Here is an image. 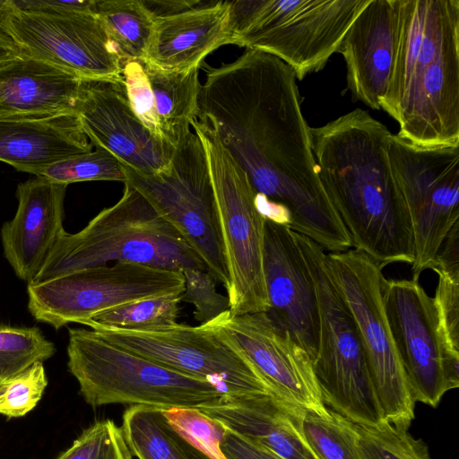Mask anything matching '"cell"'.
<instances>
[{
    "label": "cell",
    "mask_w": 459,
    "mask_h": 459,
    "mask_svg": "<svg viewBox=\"0 0 459 459\" xmlns=\"http://www.w3.org/2000/svg\"><path fill=\"white\" fill-rule=\"evenodd\" d=\"M121 427L112 420L96 421L56 459H132Z\"/></svg>",
    "instance_id": "obj_34"
},
{
    "label": "cell",
    "mask_w": 459,
    "mask_h": 459,
    "mask_svg": "<svg viewBox=\"0 0 459 459\" xmlns=\"http://www.w3.org/2000/svg\"><path fill=\"white\" fill-rule=\"evenodd\" d=\"M21 54V51L13 41L0 30V63L13 58Z\"/></svg>",
    "instance_id": "obj_41"
},
{
    "label": "cell",
    "mask_w": 459,
    "mask_h": 459,
    "mask_svg": "<svg viewBox=\"0 0 459 459\" xmlns=\"http://www.w3.org/2000/svg\"><path fill=\"white\" fill-rule=\"evenodd\" d=\"M394 0H368L348 29L338 52L347 69L348 88L368 107L380 109L394 57Z\"/></svg>",
    "instance_id": "obj_21"
},
{
    "label": "cell",
    "mask_w": 459,
    "mask_h": 459,
    "mask_svg": "<svg viewBox=\"0 0 459 459\" xmlns=\"http://www.w3.org/2000/svg\"><path fill=\"white\" fill-rule=\"evenodd\" d=\"M56 352L53 342L38 327L0 324V380L17 375Z\"/></svg>",
    "instance_id": "obj_30"
},
{
    "label": "cell",
    "mask_w": 459,
    "mask_h": 459,
    "mask_svg": "<svg viewBox=\"0 0 459 459\" xmlns=\"http://www.w3.org/2000/svg\"><path fill=\"white\" fill-rule=\"evenodd\" d=\"M4 5L11 11L33 13H93L94 0H4Z\"/></svg>",
    "instance_id": "obj_38"
},
{
    "label": "cell",
    "mask_w": 459,
    "mask_h": 459,
    "mask_svg": "<svg viewBox=\"0 0 459 459\" xmlns=\"http://www.w3.org/2000/svg\"><path fill=\"white\" fill-rule=\"evenodd\" d=\"M264 276L273 324L288 333L309 355L316 357L319 316L314 283L288 226L265 219Z\"/></svg>",
    "instance_id": "obj_18"
},
{
    "label": "cell",
    "mask_w": 459,
    "mask_h": 459,
    "mask_svg": "<svg viewBox=\"0 0 459 459\" xmlns=\"http://www.w3.org/2000/svg\"><path fill=\"white\" fill-rule=\"evenodd\" d=\"M221 449L228 459H282L229 429L221 444Z\"/></svg>",
    "instance_id": "obj_39"
},
{
    "label": "cell",
    "mask_w": 459,
    "mask_h": 459,
    "mask_svg": "<svg viewBox=\"0 0 459 459\" xmlns=\"http://www.w3.org/2000/svg\"><path fill=\"white\" fill-rule=\"evenodd\" d=\"M200 2V0H143L154 18L183 12L197 5Z\"/></svg>",
    "instance_id": "obj_40"
},
{
    "label": "cell",
    "mask_w": 459,
    "mask_h": 459,
    "mask_svg": "<svg viewBox=\"0 0 459 459\" xmlns=\"http://www.w3.org/2000/svg\"><path fill=\"white\" fill-rule=\"evenodd\" d=\"M92 150L77 114L0 119V160L19 171L35 175L43 168Z\"/></svg>",
    "instance_id": "obj_25"
},
{
    "label": "cell",
    "mask_w": 459,
    "mask_h": 459,
    "mask_svg": "<svg viewBox=\"0 0 459 459\" xmlns=\"http://www.w3.org/2000/svg\"><path fill=\"white\" fill-rule=\"evenodd\" d=\"M433 298L438 327L448 354L459 360V274L437 272Z\"/></svg>",
    "instance_id": "obj_37"
},
{
    "label": "cell",
    "mask_w": 459,
    "mask_h": 459,
    "mask_svg": "<svg viewBox=\"0 0 459 459\" xmlns=\"http://www.w3.org/2000/svg\"><path fill=\"white\" fill-rule=\"evenodd\" d=\"M230 1H208L154 18L144 60L168 71L199 67L210 53L230 44Z\"/></svg>",
    "instance_id": "obj_22"
},
{
    "label": "cell",
    "mask_w": 459,
    "mask_h": 459,
    "mask_svg": "<svg viewBox=\"0 0 459 459\" xmlns=\"http://www.w3.org/2000/svg\"><path fill=\"white\" fill-rule=\"evenodd\" d=\"M182 273L185 290L180 296L181 302L194 305V317L201 325L230 310L228 297L216 291L218 281L208 271L187 268Z\"/></svg>",
    "instance_id": "obj_36"
},
{
    "label": "cell",
    "mask_w": 459,
    "mask_h": 459,
    "mask_svg": "<svg viewBox=\"0 0 459 459\" xmlns=\"http://www.w3.org/2000/svg\"><path fill=\"white\" fill-rule=\"evenodd\" d=\"M191 126L204 144L213 186L230 278V312H267L263 267L265 218L258 209L256 193L217 134L197 119Z\"/></svg>",
    "instance_id": "obj_8"
},
{
    "label": "cell",
    "mask_w": 459,
    "mask_h": 459,
    "mask_svg": "<svg viewBox=\"0 0 459 459\" xmlns=\"http://www.w3.org/2000/svg\"><path fill=\"white\" fill-rule=\"evenodd\" d=\"M304 437L318 459H361L355 424L329 409L325 415L305 411Z\"/></svg>",
    "instance_id": "obj_29"
},
{
    "label": "cell",
    "mask_w": 459,
    "mask_h": 459,
    "mask_svg": "<svg viewBox=\"0 0 459 459\" xmlns=\"http://www.w3.org/2000/svg\"><path fill=\"white\" fill-rule=\"evenodd\" d=\"M387 157L413 235L412 277L429 269L459 222V145L423 146L391 134Z\"/></svg>",
    "instance_id": "obj_11"
},
{
    "label": "cell",
    "mask_w": 459,
    "mask_h": 459,
    "mask_svg": "<svg viewBox=\"0 0 459 459\" xmlns=\"http://www.w3.org/2000/svg\"><path fill=\"white\" fill-rule=\"evenodd\" d=\"M66 184L36 177L20 183L13 218L0 230L4 255L16 276L31 283L65 231Z\"/></svg>",
    "instance_id": "obj_20"
},
{
    "label": "cell",
    "mask_w": 459,
    "mask_h": 459,
    "mask_svg": "<svg viewBox=\"0 0 459 459\" xmlns=\"http://www.w3.org/2000/svg\"><path fill=\"white\" fill-rule=\"evenodd\" d=\"M107 342L180 373L213 383L227 394H273L239 352L202 325L178 324L157 332L90 326ZM275 396V395H274Z\"/></svg>",
    "instance_id": "obj_14"
},
{
    "label": "cell",
    "mask_w": 459,
    "mask_h": 459,
    "mask_svg": "<svg viewBox=\"0 0 459 459\" xmlns=\"http://www.w3.org/2000/svg\"><path fill=\"white\" fill-rule=\"evenodd\" d=\"M325 267L354 320L384 421L408 429L415 403L385 312L383 267L354 248L325 254Z\"/></svg>",
    "instance_id": "obj_9"
},
{
    "label": "cell",
    "mask_w": 459,
    "mask_h": 459,
    "mask_svg": "<svg viewBox=\"0 0 459 459\" xmlns=\"http://www.w3.org/2000/svg\"><path fill=\"white\" fill-rule=\"evenodd\" d=\"M383 301L414 403L437 407L446 392L459 385V360L445 347L433 298L417 277L385 279Z\"/></svg>",
    "instance_id": "obj_13"
},
{
    "label": "cell",
    "mask_w": 459,
    "mask_h": 459,
    "mask_svg": "<svg viewBox=\"0 0 459 459\" xmlns=\"http://www.w3.org/2000/svg\"><path fill=\"white\" fill-rule=\"evenodd\" d=\"M76 114L93 147L106 150L124 166L155 174L169 165L175 148L140 121L124 82L83 80Z\"/></svg>",
    "instance_id": "obj_17"
},
{
    "label": "cell",
    "mask_w": 459,
    "mask_h": 459,
    "mask_svg": "<svg viewBox=\"0 0 459 459\" xmlns=\"http://www.w3.org/2000/svg\"><path fill=\"white\" fill-rule=\"evenodd\" d=\"M129 104L144 126L175 148L199 113V67L168 71L148 61L122 65Z\"/></svg>",
    "instance_id": "obj_19"
},
{
    "label": "cell",
    "mask_w": 459,
    "mask_h": 459,
    "mask_svg": "<svg viewBox=\"0 0 459 459\" xmlns=\"http://www.w3.org/2000/svg\"><path fill=\"white\" fill-rule=\"evenodd\" d=\"M0 30L25 56L83 80L124 82L120 59L93 13L11 11L0 0Z\"/></svg>",
    "instance_id": "obj_15"
},
{
    "label": "cell",
    "mask_w": 459,
    "mask_h": 459,
    "mask_svg": "<svg viewBox=\"0 0 459 459\" xmlns=\"http://www.w3.org/2000/svg\"><path fill=\"white\" fill-rule=\"evenodd\" d=\"M361 459H430L427 445L408 429L382 422L377 426L355 424Z\"/></svg>",
    "instance_id": "obj_31"
},
{
    "label": "cell",
    "mask_w": 459,
    "mask_h": 459,
    "mask_svg": "<svg viewBox=\"0 0 459 459\" xmlns=\"http://www.w3.org/2000/svg\"><path fill=\"white\" fill-rule=\"evenodd\" d=\"M368 0L230 1V44L272 55L297 79L323 69Z\"/></svg>",
    "instance_id": "obj_6"
},
{
    "label": "cell",
    "mask_w": 459,
    "mask_h": 459,
    "mask_svg": "<svg viewBox=\"0 0 459 459\" xmlns=\"http://www.w3.org/2000/svg\"><path fill=\"white\" fill-rule=\"evenodd\" d=\"M48 385L43 362L0 381V414L18 418L30 411Z\"/></svg>",
    "instance_id": "obj_35"
},
{
    "label": "cell",
    "mask_w": 459,
    "mask_h": 459,
    "mask_svg": "<svg viewBox=\"0 0 459 459\" xmlns=\"http://www.w3.org/2000/svg\"><path fill=\"white\" fill-rule=\"evenodd\" d=\"M124 184L115 204L101 210L80 231L61 234L31 283L109 262L208 271L177 230L137 190Z\"/></svg>",
    "instance_id": "obj_4"
},
{
    "label": "cell",
    "mask_w": 459,
    "mask_h": 459,
    "mask_svg": "<svg viewBox=\"0 0 459 459\" xmlns=\"http://www.w3.org/2000/svg\"><path fill=\"white\" fill-rule=\"evenodd\" d=\"M310 273L318 307L319 339L313 369L325 405L360 426L384 422L352 316L332 283L325 252L294 231Z\"/></svg>",
    "instance_id": "obj_7"
},
{
    "label": "cell",
    "mask_w": 459,
    "mask_h": 459,
    "mask_svg": "<svg viewBox=\"0 0 459 459\" xmlns=\"http://www.w3.org/2000/svg\"><path fill=\"white\" fill-rule=\"evenodd\" d=\"M121 429L132 455L138 459H208L169 424L160 408H127Z\"/></svg>",
    "instance_id": "obj_26"
},
{
    "label": "cell",
    "mask_w": 459,
    "mask_h": 459,
    "mask_svg": "<svg viewBox=\"0 0 459 459\" xmlns=\"http://www.w3.org/2000/svg\"><path fill=\"white\" fill-rule=\"evenodd\" d=\"M180 296L124 304L95 316L83 325L146 332L168 330L178 324Z\"/></svg>",
    "instance_id": "obj_28"
},
{
    "label": "cell",
    "mask_w": 459,
    "mask_h": 459,
    "mask_svg": "<svg viewBox=\"0 0 459 459\" xmlns=\"http://www.w3.org/2000/svg\"><path fill=\"white\" fill-rule=\"evenodd\" d=\"M183 273L131 263L81 270L27 286L28 309L34 319L58 330L83 325L95 316L139 300L180 296Z\"/></svg>",
    "instance_id": "obj_12"
},
{
    "label": "cell",
    "mask_w": 459,
    "mask_h": 459,
    "mask_svg": "<svg viewBox=\"0 0 459 459\" xmlns=\"http://www.w3.org/2000/svg\"><path fill=\"white\" fill-rule=\"evenodd\" d=\"M93 13L100 21L121 64L145 58L154 16L143 0H94Z\"/></svg>",
    "instance_id": "obj_27"
},
{
    "label": "cell",
    "mask_w": 459,
    "mask_h": 459,
    "mask_svg": "<svg viewBox=\"0 0 459 459\" xmlns=\"http://www.w3.org/2000/svg\"><path fill=\"white\" fill-rule=\"evenodd\" d=\"M169 424L208 459H228L221 449L227 429L194 408L161 409Z\"/></svg>",
    "instance_id": "obj_33"
},
{
    "label": "cell",
    "mask_w": 459,
    "mask_h": 459,
    "mask_svg": "<svg viewBox=\"0 0 459 459\" xmlns=\"http://www.w3.org/2000/svg\"><path fill=\"white\" fill-rule=\"evenodd\" d=\"M126 180L185 239L208 272L228 288L230 278L213 186L199 136L189 132L175 146L166 169L143 174L124 166Z\"/></svg>",
    "instance_id": "obj_10"
},
{
    "label": "cell",
    "mask_w": 459,
    "mask_h": 459,
    "mask_svg": "<svg viewBox=\"0 0 459 459\" xmlns=\"http://www.w3.org/2000/svg\"><path fill=\"white\" fill-rule=\"evenodd\" d=\"M391 134L360 108L311 127L320 182L352 247L382 267L414 260L410 214L387 157Z\"/></svg>",
    "instance_id": "obj_2"
},
{
    "label": "cell",
    "mask_w": 459,
    "mask_h": 459,
    "mask_svg": "<svg viewBox=\"0 0 459 459\" xmlns=\"http://www.w3.org/2000/svg\"><path fill=\"white\" fill-rule=\"evenodd\" d=\"M233 433L282 459H318L301 430L299 413L270 394H225L217 403L201 409Z\"/></svg>",
    "instance_id": "obj_24"
},
{
    "label": "cell",
    "mask_w": 459,
    "mask_h": 459,
    "mask_svg": "<svg viewBox=\"0 0 459 459\" xmlns=\"http://www.w3.org/2000/svg\"><path fill=\"white\" fill-rule=\"evenodd\" d=\"M200 325L241 353L291 409L317 415L328 412L308 353L265 312L234 316L227 310Z\"/></svg>",
    "instance_id": "obj_16"
},
{
    "label": "cell",
    "mask_w": 459,
    "mask_h": 459,
    "mask_svg": "<svg viewBox=\"0 0 459 459\" xmlns=\"http://www.w3.org/2000/svg\"><path fill=\"white\" fill-rule=\"evenodd\" d=\"M1 381V380H0Z\"/></svg>",
    "instance_id": "obj_42"
},
{
    "label": "cell",
    "mask_w": 459,
    "mask_h": 459,
    "mask_svg": "<svg viewBox=\"0 0 459 459\" xmlns=\"http://www.w3.org/2000/svg\"><path fill=\"white\" fill-rule=\"evenodd\" d=\"M394 57L380 109L412 143L459 145V1L394 0Z\"/></svg>",
    "instance_id": "obj_3"
},
{
    "label": "cell",
    "mask_w": 459,
    "mask_h": 459,
    "mask_svg": "<svg viewBox=\"0 0 459 459\" xmlns=\"http://www.w3.org/2000/svg\"><path fill=\"white\" fill-rule=\"evenodd\" d=\"M56 182L69 185L83 181H121L125 182L124 165L111 153L100 147L95 150L61 160L36 172Z\"/></svg>",
    "instance_id": "obj_32"
},
{
    "label": "cell",
    "mask_w": 459,
    "mask_h": 459,
    "mask_svg": "<svg viewBox=\"0 0 459 459\" xmlns=\"http://www.w3.org/2000/svg\"><path fill=\"white\" fill-rule=\"evenodd\" d=\"M67 357L81 394L93 407L119 403L201 410L225 394L213 383L124 350L91 329L68 328Z\"/></svg>",
    "instance_id": "obj_5"
},
{
    "label": "cell",
    "mask_w": 459,
    "mask_h": 459,
    "mask_svg": "<svg viewBox=\"0 0 459 459\" xmlns=\"http://www.w3.org/2000/svg\"><path fill=\"white\" fill-rule=\"evenodd\" d=\"M82 81L21 53L0 63V119L76 114Z\"/></svg>",
    "instance_id": "obj_23"
},
{
    "label": "cell",
    "mask_w": 459,
    "mask_h": 459,
    "mask_svg": "<svg viewBox=\"0 0 459 459\" xmlns=\"http://www.w3.org/2000/svg\"><path fill=\"white\" fill-rule=\"evenodd\" d=\"M198 104L197 120L217 134L255 193L287 210L290 230L330 253L352 247L320 182L311 127L288 65L246 49L231 63L207 68Z\"/></svg>",
    "instance_id": "obj_1"
}]
</instances>
